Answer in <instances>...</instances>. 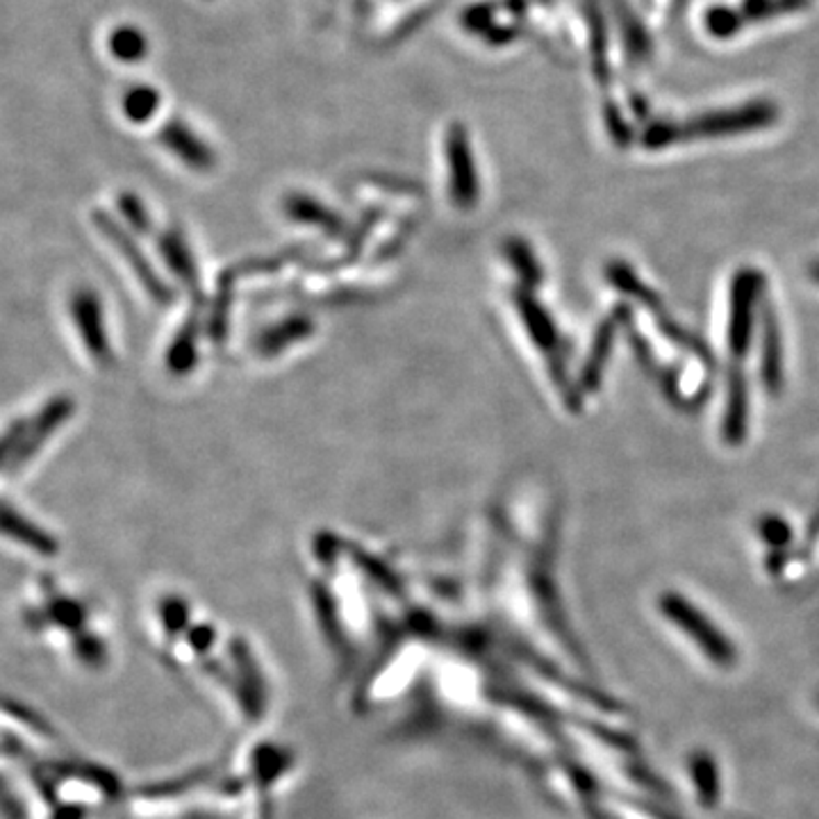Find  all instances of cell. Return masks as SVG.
Listing matches in <instances>:
<instances>
[{"instance_id":"cell-2","label":"cell","mask_w":819,"mask_h":819,"mask_svg":"<svg viewBox=\"0 0 819 819\" xmlns=\"http://www.w3.org/2000/svg\"><path fill=\"white\" fill-rule=\"evenodd\" d=\"M0 531L14 539H21L23 544L30 546V549H35V551L46 549V537L33 524L23 522L10 508H0Z\"/></svg>"},{"instance_id":"cell-3","label":"cell","mask_w":819,"mask_h":819,"mask_svg":"<svg viewBox=\"0 0 819 819\" xmlns=\"http://www.w3.org/2000/svg\"><path fill=\"white\" fill-rule=\"evenodd\" d=\"M112 48L118 57H135V53L139 50V39L130 30H121L112 39Z\"/></svg>"},{"instance_id":"cell-4","label":"cell","mask_w":819,"mask_h":819,"mask_svg":"<svg viewBox=\"0 0 819 819\" xmlns=\"http://www.w3.org/2000/svg\"><path fill=\"white\" fill-rule=\"evenodd\" d=\"M10 442H14V440H5V442H0V460H3V451L10 446Z\"/></svg>"},{"instance_id":"cell-1","label":"cell","mask_w":819,"mask_h":819,"mask_svg":"<svg viewBox=\"0 0 819 819\" xmlns=\"http://www.w3.org/2000/svg\"><path fill=\"white\" fill-rule=\"evenodd\" d=\"M662 611L683 633L690 635V640H694L696 647L708 653L713 662L731 664L736 660L731 642H726V637L713 624H708L699 611H694L692 605H687L685 599L667 596L662 603Z\"/></svg>"}]
</instances>
